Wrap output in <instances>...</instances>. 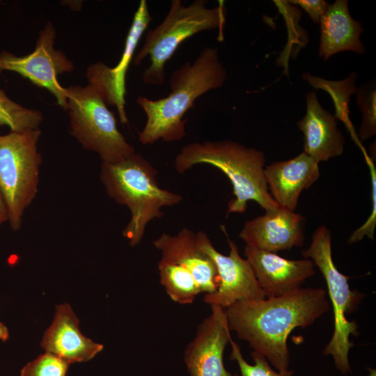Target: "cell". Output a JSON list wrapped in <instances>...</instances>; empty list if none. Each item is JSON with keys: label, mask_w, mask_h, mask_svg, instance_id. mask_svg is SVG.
<instances>
[{"label": "cell", "mask_w": 376, "mask_h": 376, "mask_svg": "<svg viewBox=\"0 0 376 376\" xmlns=\"http://www.w3.org/2000/svg\"><path fill=\"white\" fill-rule=\"evenodd\" d=\"M329 308L323 288L301 287L279 297L237 301L225 311L230 331L284 371L289 366L290 332L311 325Z\"/></svg>", "instance_id": "obj_1"}, {"label": "cell", "mask_w": 376, "mask_h": 376, "mask_svg": "<svg viewBox=\"0 0 376 376\" xmlns=\"http://www.w3.org/2000/svg\"><path fill=\"white\" fill-rule=\"evenodd\" d=\"M227 77L226 70L214 47L203 48L195 60L175 69L171 75L170 93L152 100L138 96L136 103L146 115V123L139 132L143 145L153 144L159 139L171 142L186 134L184 115L194 107V102L210 90L221 88Z\"/></svg>", "instance_id": "obj_2"}, {"label": "cell", "mask_w": 376, "mask_h": 376, "mask_svg": "<svg viewBox=\"0 0 376 376\" xmlns=\"http://www.w3.org/2000/svg\"><path fill=\"white\" fill-rule=\"evenodd\" d=\"M264 153L230 141L194 142L183 146L175 157L174 167L182 174L199 164L221 170L233 186L234 198L228 203L226 214L244 213L249 201L265 211L278 207L270 195L265 175Z\"/></svg>", "instance_id": "obj_3"}, {"label": "cell", "mask_w": 376, "mask_h": 376, "mask_svg": "<svg viewBox=\"0 0 376 376\" xmlns=\"http://www.w3.org/2000/svg\"><path fill=\"white\" fill-rule=\"evenodd\" d=\"M157 175L152 164L136 152L114 163H102L100 180L107 194L130 211L122 233L132 246L141 242L150 221L164 216L162 207L182 200L180 194L161 188Z\"/></svg>", "instance_id": "obj_4"}, {"label": "cell", "mask_w": 376, "mask_h": 376, "mask_svg": "<svg viewBox=\"0 0 376 376\" xmlns=\"http://www.w3.org/2000/svg\"><path fill=\"white\" fill-rule=\"evenodd\" d=\"M207 2L195 0L185 6L181 0H172L162 22L155 29L148 30L143 45L132 60L138 66L149 56L150 64L142 75L145 84L156 86L163 84L166 62L187 38L217 29L222 40L226 21L224 8L223 4L209 8Z\"/></svg>", "instance_id": "obj_5"}, {"label": "cell", "mask_w": 376, "mask_h": 376, "mask_svg": "<svg viewBox=\"0 0 376 376\" xmlns=\"http://www.w3.org/2000/svg\"><path fill=\"white\" fill-rule=\"evenodd\" d=\"M302 256L312 260L322 273L333 307L334 333L323 354L332 356L336 368L342 374L352 373L348 353L354 345L350 337L359 334V327L354 321L348 320L346 315L357 308L363 295L350 289V277L336 267L332 258L331 232L326 226L315 230L310 246L302 251Z\"/></svg>", "instance_id": "obj_6"}, {"label": "cell", "mask_w": 376, "mask_h": 376, "mask_svg": "<svg viewBox=\"0 0 376 376\" xmlns=\"http://www.w3.org/2000/svg\"><path fill=\"white\" fill-rule=\"evenodd\" d=\"M70 134L86 150L97 152L102 163H114L134 154L117 127L114 114L91 85L65 88Z\"/></svg>", "instance_id": "obj_7"}, {"label": "cell", "mask_w": 376, "mask_h": 376, "mask_svg": "<svg viewBox=\"0 0 376 376\" xmlns=\"http://www.w3.org/2000/svg\"><path fill=\"white\" fill-rule=\"evenodd\" d=\"M40 135L39 129L0 135V191L13 230L21 228L24 212L38 192Z\"/></svg>", "instance_id": "obj_8"}, {"label": "cell", "mask_w": 376, "mask_h": 376, "mask_svg": "<svg viewBox=\"0 0 376 376\" xmlns=\"http://www.w3.org/2000/svg\"><path fill=\"white\" fill-rule=\"evenodd\" d=\"M55 38L56 29L51 22H47L31 53L17 56L10 52H0V72H15L36 86L48 90L57 104L66 111L67 94L65 88L59 83L58 76L72 72L74 64L62 51L54 48Z\"/></svg>", "instance_id": "obj_9"}, {"label": "cell", "mask_w": 376, "mask_h": 376, "mask_svg": "<svg viewBox=\"0 0 376 376\" xmlns=\"http://www.w3.org/2000/svg\"><path fill=\"white\" fill-rule=\"evenodd\" d=\"M227 240L230 252L226 256L214 247L204 232L196 233L198 246L213 260L219 278L218 288L205 294L203 301L210 306L227 308L237 301L265 299L250 263L241 257L237 244L229 238Z\"/></svg>", "instance_id": "obj_10"}, {"label": "cell", "mask_w": 376, "mask_h": 376, "mask_svg": "<svg viewBox=\"0 0 376 376\" xmlns=\"http://www.w3.org/2000/svg\"><path fill=\"white\" fill-rule=\"evenodd\" d=\"M151 21L152 17L146 1L141 0L134 13L123 54L117 65L111 68L104 63L96 62L91 64L86 70V77L88 84L100 93L107 105L116 107L120 122L124 124L127 123L125 110L126 74L136 46Z\"/></svg>", "instance_id": "obj_11"}, {"label": "cell", "mask_w": 376, "mask_h": 376, "mask_svg": "<svg viewBox=\"0 0 376 376\" xmlns=\"http://www.w3.org/2000/svg\"><path fill=\"white\" fill-rule=\"evenodd\" d=\"M211 313L199 324L187 345L185 362L191 376H237L224 364V352L231 338L225 308L210 306Z\"/></svg>", "instance_id": "obj_12"}, {"label": "cell", "mask_w": 376, "mask_h": 376, "mask_svg": "<svg viewBox=\"0 0 376 376\" xmlns=\"http://www.w3.org/2000/svg\"><path fill=\"white\" fill-rule=\"evenodd\" d=\"M239 237L249 247L272 253L301 246L304 240L303 217L278 206L247 221Z\"/></svg>", "instance_id": "obj_13"}, {"label": "cell", "mask_w": 376, "mask_h": 376, "mask_svg": "<svg viewBox=\"0 0 376 376\" xmlns=\"http://www.w3.org/2000/svg\"><path fill=\"white\" fill-rule=\"evenodd\" d=\"M244 255L267 298L297 290L315 273V264L309 258L289 260L276 253L247 246L244 248Z\"/></svg>", "instance_id": "obj_14"}, {"label": "cell", "mask_w": 376, "mask_h": 376, "mask_svg": "<svg viewBox=\"0 0 376 376\" xmlns=\"http://www.w3.org/2000/svg\"><path fill=\"white\" fill-rule=\"evenodd\" d=\"M152 244L161 251L162 258L180 264L191 273L201 293L210 294L218 288L216 265L198 246L196 233L183 228L176 235L162 233Z\"/></svg>", "instance_id": "obj_15"}, {"label": "cell", "mask_w": 376, "mask_h": 376, "mask_svg": "<svg viewBox=\"0 0 376 376\" xmlns=\"http://www.w3.org/2000/svg\"><path fill=\"white\" fill-rule=\"evenodd\" d=\"M318 164L303 152L294 158L273 162L265 168L269 192L279 206L295 210L302 191L320 177Z\"/></svg>", "instance_id": "obj_16"}, {"label": "cell", "mask_w": 376, "mask_h": 376, "mask_svg": "<svg viewBox=\"0 0 376 376\" xmlns=\"http://www.w3.org/2000/svg\"><path fill=\"white\" fill-rule=\"evenodd\" d=\"M79 324L78 318L68 304L58 305L54 320L43 335L41 347L45 352L70 364L91 360L104 346L86 338L79 331Z\"/></svg>", "instance_id": "obj_17"}, {"label": "cell", "mask_w": 376, "mask_h": 376, "mask_svg": "<svg viewBox=\"0 0 376 376\" xmlns=\"http://www.w3.org/2000/svg\"><path fill=\"white\" fill-rule=\"evenodd\" d=\"M306 112L297 122L304 136V152L318 162L340 155L345 139L335 116L322 107L315 91L306 94Z\"/></svg>", "instance_id": "obj_18"}, {"label": "cell", "mask_w": 376, "mask_h": 376, "mask_svg": "<svg viewBox=\"0 0 376 376\" xmlns=\"http://www.w3.org/2000/svg\"><path fill=\"white\" fill-rule=\"evenodd\" d=\"M319 24L320 43L318 56L324 61L343 51L364 54L365 49L360 40L363 29L361 22L350 16L348 1L336 0L329 4Z\"/></svg>", "instance_id": "obj_19"}, {"label": "cell", "mask_w": 376, "mask_h": 376, "mask_svg": "<svg viewBox=\"0 0 376 376\" xmlns=\"http://www.w3.org/2000/svg\"><path fill=\"white\" fill-rule=\"evenodd\" d=\"M158 270L160 283L173 301L189 304L201 293L191 273L181 265L161 258Z\"/></svg>", "instance_id": "obj_20"}, {"label": "cell", "mask_w": 376, "mask_h": 376, "mask_svg": "<svg viewBox=\"0 0 376 376\" xmlns=\"http://www.w3.org/2000/svg\"><path fill=\"white\" fill-rule=\"evenodd\" d=\"M42 113L28 109L10 100L0 88V125L7 126L10 132H20L39 129Z\"/></svg>", "instance_id": "obj_21"}, {"label": "cell", "mask_w": 376, "mask_h": 376, "mask_svg": "<svg viewBox=\"0 0 376 376\" xmlns=\"http://www.w3.org/2000/svg\"><path fill=\"white\" fill-rule=\"evenodd\" d=\"M356 91V102L362 113V123L359 130V139L363 141L376 133L375 86L366 84L357 88Z\"/></svg>", "instance_id": "obj_22"}, {"label": "cell", "mask_w": 376, "mask_h": 376, "mask_svg": "<svg viewBox=\"0 0 376 376\" xmlns=\"http://www.w3.org/2000/svg\"><path fill=\"white\" fill-rule=\"evenodd\" d=\"M303 78L308 80L314 88H324L328 91H331V94L335 102L336 107H340L335 117H337L342 120L350 130L352 134H353L352 123H350L347 115V103L349 102L350 95L357 91L354 84L348 86L339 93L345 85L346 79L341 81L334 82L313 77L308 74H304Z\"/></svg>", "instance_id": "obj_23"}, {"label": "cell", "mask_w": 376, "mask_h": 376, "mask_svg": "<svg viewBox=\"0 0 376 376\" xmlns=\"http://www.w3.org/2000/svg\"><path fill=\"white\" fill-rule=\"evenodd\" d=\"M230 343L232 347L230 359L237 362L242 376H291L294 373L289 370L274 371L270 367L267 359L263 354L255 351L251 352L254 364L251 365L243 358L238 344L232 339Z\"/></svg>", "instance_id": "obj_24"}, {"label": "cell", "mask_w": 376, "mask_h": 376, "mask_svg": "<svg viewBox=\"0 0 376 376\" xmlns=\"http://www.w3.org/2000/svg\"><path fill=\"white\" fill-rule=\"evenodd\" d=\"M69 365L61 358L45 352L24 366L20 376H66Z\"/></svg>", "instance_id": "obj_25"}, {"label": "cell", "mask_w": 376, "mask_h": 376, "mask_svg": "<svg viewBox=\"0 0 376 376\" xmlns=\"http://www.w3.org/2000/svg\"><path fill=\"white\" fill-rule=\"evenodd\" d=\"M364 154L370 173L372 185V210L366 221L361 226L355 230L350 236L348 243L350 244L361 241L365 236L373 240L376 226V169L372 159H370L366 153Z\"/></svg>", "instance_id": "obj_26"}, {"label": "cell", "mask_w": 376, "mask_h": 376, "mask_svg": "<svg viewBox=\"0 0 376 376\" xmlns=\"http://www.w3.org/2000/svg\"><path fill=\"white\" fill-rule=\"evenodd\" d=\"M290 3L299 5L303 8L312 21L319 24L322 15L324 13L329 3L324 0H292Z\"/></svg>", "instance_id": "obj_27"}, {"label": "cell", "mask_w": 376, "mask_h": 376, "mask_svg": "<svg viewBox=\"0 0 376 376\" xmlns=\"http://www.w3.org/2000/svg\"><path fill=\"white\" fill-rule=\"evenodd\" d=\"M8 221V212L5 201L0 191V226Z\"/></svg>", "instance_id": "obj_28"}, {"label": "cell", "mask_w": 376, "mask_h": 376, "mask_svg": "<svg viewBox=\"0 0 376 376\" xmlns=\"http://www.w3.org/2000/svg\"><path fill=\"white\" fill-rule=\"evenodd\" d=\"M8 338L9 333L7 327L1 322H0V339L5 341Z\"/></svg>", "instance_id": "obj_29"}, {"label": "cell", "mask_w": 376, "mask_h": 376, "mask_svg": "<svg viewBox=\"0 0 376 376\" xmlns=\"http://www.w3.org/2000/svg\"><path fill=\"white\" fill-rule=\"evenodd\" d=\"M2 3V2L0 1V5Z\"/></svg>", "instance_id": "obj_30"}]
</instances>
